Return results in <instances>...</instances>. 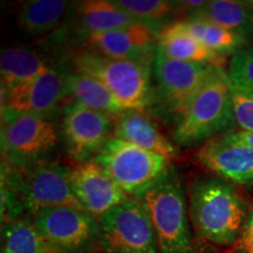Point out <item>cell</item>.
Returning <instances> with one entry per match:
<instances>
[{
	"label": "cell",
	"mask_w": 253,
	"mask_h": 253,
	"mask_svg": "<svg viewBox=\"0 0 253 253\" xmlns=\"http://www.w3.org/2000/svg\"><path fill=\"white\" fill-rule=\"evenodd\" d=\"M78 24L88 37L141 23L108 0H87L78 5Z\"/></svg>",
	"instance_id": "obj_19"
},
{
	"label": "cell",
	"mask_w": 253,
	"mask_h": 253,
	"mask_svg": "<svg viewBox=\"0 0 253 253\" xmlns=\"http://www.w3.org/2000/svg\"><path fill=\"white\" fill-rule=\"evenodd\" d=\"M115 122L107 114L89 109L71 101L62 112L61 129L71 158L80 163L100 153L113 136Z\"/></svg>",
	"instance_id": "obj_10"
},
{
	"label": "cell",
	"mask_w": 253,
	"mask_h": 253,
	"mask_svg": "<svg viewBox=\"0 0 253 253\" xmlns=\"http://www.w3.org/2000/svg\"><path fill=\"white\" fill-rule=\"evenodd\" d=\"M232 249L233 253H253V202L250 204L245 223Z\"/></svg>",
	"instance_id": "obj_28"
},
{
	"label": "cell",
	"mask_w": 253,
	"mask_h": 253,
	"mask_svg": "<svg viewBox=\"0 0 253 253\" xmlns=\"http://www.w3.org/2000/svg\"><path fill=\"white\" fill-rule=\"evenodd\" d=\"M72 168L60 163H36L12 172L7 185L17 195L24 210L34 214L48 208L69 207L84 210L71 188Z\"/></svg>",
	"instance_id": "obj_6"
},
{
	"label": "cell",
	"mask_w": 253,
	"mask_h": 253,
	"mask_svg": "<svg viewBox=\"0 0 253 253\" xmlns=\"http://www.w3.org/2000/svg\"><path fill=\"white\" fill-rule=\"evenodd\" d=\"M68 1L62 0H30L20 2L17 12L18 26L28 36L37 37L55 30L62 23Z\"/></svg>",
	"instance_id": "obj_21"
},
{
	"label": "cell",
	"mask_w": 253,
	"mask_h": 253,
	"mask_svg": "<svg viewBox=\"0 0 253 253\" xmlns=\"http://www.w3.org/2000/svg\"><path fill=\"white\" fill-rule=\"evenodd\" d=\"M182 21L192 36L223 58H226V55H235L249 45L246 38L204 19L189 17Z\"/></svg>",
	"instance_id": "obj_24"
},
{
	"label": "cell",
	"mask_w": 253,
	"mask_h": 253,
	"mask_svg": "<svg viewBox=\"0 0 253 253\" xmlns=\"http://www.w3.org/2000/svg\"><path fill=\"white\" fill-rule=\"evenodd\" d=\"M69 181L79 203L97 219L130 197L95 160L72 168Z\"/></svg>",
	"instance_id": "obj_13"
},
{
	"label": "cell",
	"mask_w": 253,
	"mask_h": 253,
	"mask_svg": "<svg viewBox=\"0 0 253 253\" xmlns=\"http://www.w3.org/2000/svg\"><path fill=\"white\" fill-rule=\"evenodd\" d=\"M113 137L170 160L177 155L176 145L168 140L148 116L136 110H128L119 116L114 126Z\"/></svg>",
	"instance_id": "obj_16"
},
{
	"label": "cell",
	"mask_w": 253,
	"mask_h": 253,
	"mask_svg": "<svg viewBox=\"0 0 253 253\" xmlns=\"http://www.w3.org/2000/svg\"><path fill=\"white\" fill-rule=\"evenodd\" d=\"M186 196L196 240L233 248L250 208L238 186L213 175L198 177L186 186Z\"/></svg>",
	"instance_id": "obj_1"
},
{
	"label": "cell",
	"mask_w": 253,
	"mask_h": 253,
	"mask_svg": "<svg viewBox=\"0 0 253 253\" xmlns=\"http://www.w3.org/2000/svg\"><path fill=\"white\" fill-rule=\"evenodd\" d=\"M195 161L213 176L236 186H253V149L216 137L198 148Z\"/></svg>",
	"instance_id": "obj_14"
},
{
	"label": "cell",
	"mask_w": 253,
	"mask_h": 253,
	"mask_svg": "<svg viewBox=\"0 0 253 253\" xmlns=\"http://www.w3.org/2000/svg\"><path fill=\"white\" fill-rule=\"evenodd\" d=\"M67 91L75 102L109 116L119 118L128 112L102 82L81 73H68Z\"/></svg>",
	"instance_id": "obj_20"
},
{
	"label": "cell",
	"mask_w": 253,
	"mask_h": 253,
	"mask_svg": "<svg viewBox=\"0 0 253 253\" xmlns=\"http://www.w3.org/2000/svg\"><path fill=\"white\" fill-rule=\"evenodd\" d=\"M68 73L54 67L26 84L1 90L2 112L7 122L20 115H43L68 96Z\"/></svg>",
	"instance_id": "obj_12"
},
{
	"label": "cell",
	"mask_w": 253,
	"mask_h": 253,
	"mask_svg": "<svg viewBox=\"0 0 253 253\" xmlns=\"http://www.w3.org/2000/svg\"><path fill=\"white\" fill-rule=\"evenodd\" d=\"M231 94H232L236 123L239 126V130L253 131V97L237 89L232 86V84H231Z\"/></svg>",
	"instance_id": "obj_27"
},
{
	"label": "cell",
	"mask_w": 253,
	"mask_h": 253,
	"mask_svg": "<svg viewBox=\"0 0 253 253\" xmlns=\"http://www.w3.org/2000/svg\"><path fill=\"white\" fill-rule=\"evenodd\" d=\"M115 2L136 20L149 25L168 17L175 6V2L163 0H115Z\"/></svg>",
	"instance_id": "obj_26"
},
{
	"label": "cell",
	"mask_w": 253,
	"mask_h": 253,
	"mask_svg": "<svg viewBox=\"0 0 253 253\" xmlns=\"http://www.w3.org/2000/svg\"><path fill=\"white\" fill-rule=\"evenodd\" d=\"M72 65L73 72L102 82L126 110L142 112L151 102L153 88L149 61L112 59L84 50L73 56Z\"/></svg>",
	"instance_id": "obj_4"
},
{
	"label": "cell",
	"mask_w": 253,
	"mask_h": 253,
	"mask_svg": "<svg viewBox=\"0 0 253 253\" xmlns=\"http://www.w3.org/2000/svg\"><path fill=\"white\" fill-rule=\"evenodd\" d=\"M137 199L153 224L158 253H201L190 221L186 189L173 168Z\"/></svg>",
	"instance_id": "obj_2"
},
{
	"label": "cell",
	"mask_w": 253,
	"mask_h": 253,
	"mask_svg": "<svg viewBox=\"0 0 253 253\" xmlns=\"http://www.w3.org/2000/svg\"><path fill=\"white\" fill-rule=\"evenodd\" d=\"M189 17L204 19L250 39L253 38V12L245 1L212 0L191 12Z\"/></svg>",
	"instance_id": "obj_22"
},
{
	"label": "cell",
	"mask_w": 253,
	"mask_h": 253,
	"mask_svg": "<svg viewBox=\"0 0 253 253\" xmlns=\"http://www.w3.org/2000/svg\"><path fill=\"white\" fill-rule=\"evenodd\" d=\"M52 67L45 58L26 47L4 49L0 59L2 90L26 84Z\"/></svg>",
	"instance_id": "obj_18"
},
{
	"label": "cell",
	"mask_w": 253,
	"mask_h": 253,
	"mask_svg": "<svg viewBox=\"0 0 253 253\" xmlns=\"http://www.w3.org/2000/svg\"><path fill=\"white\" fill-rule=\"evenodd\" d=\"M157 48L168 58L181 61L211 63L221 67V63L225 60L192 36L182 20L168 25L160 32Z\"/></svg>",
	"instance_id": "obj_17"
},
{
	"label": "cell",
	"mask_w": 253,
	"mask_h": 253,
	"mask_svg": "<svg viewBox=\"0 0 253 253\" xmlns=\"http://www.w3.org/2000/svg\"><path fill=\"white\" fill-rule=\"evenodd\" d=\"M54 125L43 115H20L6 122L1 131L4 154L13 164H36L58 144Z\"/></svg>",
	"instance_id": "obj_11"
},
{
	"label": "cell",
	"mask_w": 253,
	"mask_h": 253,
	"mask_svg": "<svg viewBox=\"0 0 253 253\" xmlns=\"http://www.w3.org/2000/svg\"><path fill=\"white\" fill-rule=\"evenodd\" d=\"M38 231L65 253H97L102 238L100 220L77 208L58 207L32 214Z\"/></svg>",
	"instance_id": "obj_9"
},
{
	"label": "cell",
	"mask_w": 253,
	"mask_h": 253,
	"mask_svg": "<svg viewBox=\"0 0 253 253\" xmlns=\"http://www.w3.org/2000/svg\"><path fill=\"white\" fill-rule=\"evenodd\" d=\"M221 67L211 63L181 61L168 58L156 48L154 56V79L156 96L168 113L182 115L192 99Z\"/></svg>",
	"instance_id": "obj_7"
},
{
	"label": "cell",
	"mask_w": 253,
	"mask_h": 253,
	"mask_svg": "<svg viewBox=\"0 0 253 253\" xmlns=\"http://www.w3.org/2000/svg\"><path fill=\"white\" fill-rule=\"evenodd\" d=\"M97 253H158L151 220L137 198L128 197L100 218Z\"/></svg>",
	"instance_id": "obj_8"
},
{
	"label": "cell",
	"mask_w": 253,
	"mask_h": 253,
	"mask_svg": "<svg viewBox=\"0 0 253 253\" xmlns=\"http://www.w3.org/2000/svg\"><path fill=\"white\" fill-rule=\"evenodd\" d=\"M233 123L236 119L231 82L227 73L219 68L177 119L173 138L177 145L185 148L207 143Z\"/></svg>",
	"instance_id": "obj_3"
},
{
	"label": "cell",
	"mask_w": 253,
	"mask_h": 253,
	"mask_svg": "<svg viewBox=\"0 0 253 253\" xmlns=\"http://www.w3.org/2000/svg\"><path fill=\"white\" fill-rule=\"evenodd\" d=\"M245 4L249 6L250 9L253 12V0H245Z\"/></svg>",
	"instance_id": "obj_30"
},
{
	"label": "cell",
	"mask_w": 253,
	"mask_h": 253,
	"mask_svg": "<svg viewBox=\"0 0 253 253\" xmlns=\"http://www.w3.org/2000/svg\"><path fill=\"white\" fill-rule=\"evenodd\" d=\"M155 32L149 24L136 23L87 37L91 52L112 59L149 60L155 56Z\"/></svg>",
	"instance_id": "obj_15"
},
{
	"label": "cell",
	"mask_w": 253,
	"mask_h": 253,
	"mask_svg": "<svg viewBox=\"0 0 253 253\" xmlns=\"http://www.w3.org/2000/svg\"><path fill=\"white\" fill-rule=\"evenodd\" d=\"M218 138L224 142H227V143L245 145V147L252 148L253 149V131H244V130L227 131L225 134L219 136Z\"/></svg>",
	"instance_id": "obj_29"
},
{
	"label": "cell",
	"mask_w": 253,
	"mask_h": 253,
	"mask_svg": "<svg viewBox=\"0 0 253 253\" xmlns=\"http://www.w3.org/2000/svg\"><path fill=\"white\" fill-rule=\"evenodd\" d=\"M226 73L233 87L253 97V42L231 56Z\"/></svg>",
	"instance_id": "obj_25"
},
{
	"label": "cell",
	"mask_w": 253,
	"mask_h": 253,
	"mask_svg": "<svg viewBox=\"0 0 253 253\" xmlns=\"http://www.w3.org/2000/svg\"><path fill=\"white\" fill-rule=\"evenodd\" d=\"M130 197L138 198L171 170V160L116 137H110L94 158Z\"/></svg>",
	"instance_id": "obj_5"
},
{
	"label": "cell",
	"mask_w": 253,
	"mask_h": 253,
	"mask_svg": "<svg viewBox=\"0 0 253 253\" xmlns=\"http://www.w3.org/2000/svg\"><path fill=\"white\" fill-rule=\"evenodd\" d=\"M1 253H65L46 239L33 221L21 217L2 224Z\"/></svg>",
	"instance_id": "obj_23"
}]
</instances>
